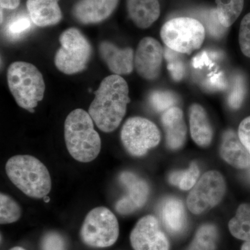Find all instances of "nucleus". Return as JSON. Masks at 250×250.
<instances>
[{
    "label": "nucleus",
    "mask_w": 250,
    "mask_h": 250,
    "mask_svg": "<svg viewBox=\"0 0 250 250\" xmlns=\"http://www.w3.org/2000/svg\"><path fill=\"white\" fill-rule=\"evenodd\" d=\"M127 83L120 75H110L102 81L88 109L101 131L110 133L119 126L131 101Z\"/></svg>",
    "instance_id": "f257e3e1"
},
{
    "label": "nucleus",
    "mask_w": 250,
    "mask_h": 250,
    "mask_svg": "<svg viewBox=\"0 0 250 250\" xmlns=\"http://www.w3.org/2000/svg\"><path fill=\"white\" fill-rule=\"evenodd\" d=\"M89 113L77 108L67 116L64 125L65 144L70 155L82 163L96 159L101 150L100 135L94 129Z\"/></svg>",
    "instance_id": "f03ea898"
},
{
    "label": "nucleus",
    "mask_w": 250,
    "mask_h": 250,
    "mask_svg": "<svg viewBox=\"0 0 250 250\" xmlns=\"http://www.w3.org/2000/svg\"><path fill=\"white\" fill-rule=\"evenodd\" d=\"M6 172L11 182L27 196L44 198L52 189L50 174L46 166L30 155L10 158Z\"/></svg>",
    "instance_id": "7ed1b4c3"
},
{
    "label": "nucleus",
    "mask_w": 250,
    "mask_h": 250,
    "mask_svg": "<svg viewBox=\"0 0 250 250\" xmlns=\"http://www.w3.org/2000/svg\"><path fill=\"white\" fill-rule=\"evenodd\" d=\"M7 82L18 106L34 112V108L43 99L45 84L39 69L29 62H16L7 70Z\"/></svg>",
    "instance_id": "20e7f679"
},
{
    "label": "nucleus",
    "mask_w": 250,
    "mask_h": 250,
    "mask_svg": "<svg viewBox=\"0 0 250 250\" xmlns=\"http://www.w3.org/2000/svg\"><path fill=\"white\" fill-rule=\"evenodd\" d=\"M160 35L167 48L178 53L190 54L203 44L205 27L195 18H172L163 25Z\"/></svg>",
    "instance_id": "39448f33"
},
{
    "label": "nucleus",
    "mask_w": 250,
    "mask_h": 250,
    "mask_svg": "<svg viewBox=\"0 0 250 250\" xmlns=\"http://www.w3.org/2000/svg\"><path fill=\"white\" fill-rule=\"evenodd\" d=\"M60 48L54 57V64L65 75L83 71L91 57V45L86 37L76 28H70L59 37Z\"/></svg>",
    "instance_id": "423d86ee"
},
{
    "label": "nucleus",
    "mask_w": 250,
    "mask_h": 250,
    "mask_svg": "<svg viewBox=\"0 0 250 250\" xmlns=\"http://www.w3.org/2000/svg\"><path fill=\"white\" fill-rule=\"evenodd\" d=\"M119 231L116 215L106 207H99L85 216L81 228L80 237L86 246L104 248L116 243Z\"/></svg>",
    "instance_id": "0eeeda50"
},
{
    "label": "nucleus",
    "mask_w": 250,
    "mask_h": 250,
    "mask_svg": "<svg viewBox=\"0 0 250 250\" xmlns=\"http://www.w3.org/2000/svg\"><path fill=\"white\" fill-rule=\"evenodd\" d=\"M121 141L126 150L134 156H144L161 141V133L154 123L147 118L132 117L123 125Z\"/></svg>",
    "instance_id": "6e6552de"
},
{
    "label": "nucleus",
    "mask_w": 250,
    "mask_h": 250,
    "mask_svg": "<svg viewBox=\"0 0 250 250\" xmlns=\"http://www.w3.org/2000/svg\"><path fill=\"white\" fill-rule=\"evenodd\" d=\"M226 192L225 179L218 171L206 172L192 188L187 197V206L195 215L209 210L223 200Z\"/></svg>",
    "instance_id": "1a4fd4ad"
},
{
    "label": "nucleus",
    "mask_w": 250,
    "mask_h": 250,
    "mask_svg": "<svg viewBox=\"0 0 250 250\" xmlns=\"http://www.w3.org/2000/svg\"><path fill=\"white\" fill-rule=\"evenodd\" d=\"M130 243L134 250H170L168 238L152 215L140 219L130 233Z\"/></svg>",
    "instance_id": "9d476101"
},
{
    "label": "nucleus",
    "mask_w": 250,
    "mask_h": 250,
    "mask_svg": "<svg viewBox=\"0 0 250 250\" xmlns=\"http://www.w3.org/2000/svg\"><path fill=\"white\" fill-rule=\"evenodd\" d=\"M164 49L160 42L152 37L140 41L134 54V67L145 80H156L160 75Z\"/></svg>",
    "instance_id": "9b49d317"
},
{
    "label": "nucleus",
    "mask_w": 250,
    "mask_h": 250,
    "mask_svg": "<svg viewBox=\"0 0 250 250\" xmlns=\"http://www.w3.org/2000/svg\"><path fill=\"white\" fill-rule=\"evenodd\" d=\"M119 180L126 187L127 193L117 202L116 210L121 215L131 214L146 205L149 195V185L131 172H122Z\"/></svg>",
    "instance_id": "f8f14e48"
},
{
    "label": "nucleus",
    "mask_w": 250,
    "mask_h": 250,
    "mask_svg": "<svg viewBox=\"0 0 250 250\" xmlns=\"http://www.w3.org/2000/svg\"><path fill=\"white\" fill-rule=\"evenodd\" d=\"M99 52L113 75H129L134 70V52L131 47L119 48L109 41H103L99 45Z\"/></svg>",
    "instance_id": "ddd939ff"
},
{
    "label": "nucleus",
    "mask_w": 250,
    "mask_h": 250,
    "mask_svg": "<svg viewBox=\"0 0 250 250\" xmlns=\"http://www.w3.org/2000/svg\"><path fill=\"white\" fill-rule=\"evenodd\" d=\"M118 2L119 0H80L74 6L73 15L82 24H96L107 19Z\"/></svg>",
    "instance_id": "4468645a"
},
{
    "label": "nucleus",
    "mask_w": 250,
    "mask_h": 250,
    "mask_svg": "<svg viewBox=\"0 0 250 250\" xmlns=\"http://www.w3.org/2000/svg\"><path fill=\"white\" fill-rule=\"evenodd\" d=\"M161 123L166 133V144L172 150L183 147L187 140V128L182 110L174 106L163 113Z\"/></svg>",
    "instance_id": "2eb2a0df"
},
{
    "label": "nucleus",
    "mask_w": 250,
    "mask_h": 250,
    "mask_svg": "<svg viewBox=\"0 0 250 250\" xmlns=\"http://www.w3.org/2000/svg\"><path fill=\"white\" fill-rule=\"evenodd\" d=\"M220 154L224 161L236 168L250 167V153L242 143L238 134L232 129L224 132Z\"/></svg>",
    "instance_id": "dca6fc26"
},
{
    "label": "nucleus",
    "mask_w": 250,
    "mask_h": 250,
    "mask_svg": "<svg viewBox=\"0 0 250 250\" xmlns=\"http://www.w3.org/2000/svg\"><path fill=\"white\" fill-rule=\"evenodd\" d=\"M59 0H27V7L32 22L41 27L58 24L62 19Z\"/></svg>",
    "instance_id": "f3484780"
},
{
    "label": "nucleus",
    "mask_w": 250,
    "mask_h": 250,
    "mask_svg": "<svg viewBox=\"0 0 250 250\" xmlns=\"http://www.w3.org/2000/svg\"><path fill=\"white\" fill-rule=\"evenodd\" d=\"M190 135L194 142L200 147L209 146L213 137V130L205 108L199 104L189 108Z\"/></svg>",
    "instance_id": "a211bd4d"
},
{
    "label": "nucleus",
    "mask_w": 250,
    "mask_h": 250,
    "mask_svg": "<svg viewBox=\"0 0 250 250\" xmlns=\"http://www.w3.org/2000/svg\"><path fill=\"white\" fill-rule=\"evenodd\" d=\"M129 16L136 27L147 29L160 16L158 0H126Z\"/></svg>",
    "instance_id": "6ab92c4d"
},
{
    "label": "nucleus",
    "mask_w": 250,
    "mask_h": 250,
    "mask_svg": "<svg viewBox=\"0 0 250 250\" xmlns=\"http://www.w3.org/2000/svg\"><path fill=\"white\" fill-rule=\"evenodd\" d=\"M161 216L164 227L172 234H179L185 229V210L183 203L177 197H167L163 201Z\"/></svg>",
    "instance_id": "aec40b11"
},
{
    "label": "nucleus",
    "mask_w": 250,
    "mask_h": 250,
    "mask_svg": "<svg viewBox=\"0 0 250 250\" xmlns=\"http://www.w3.org/2000/svg\"><path fill=\"white\" fill-rule=\"evenodd\" d=\"M229 229L235 238L250 241V204L239 206L236 215L229 223Z\"/></svg>",
    "instance_id": "412c9836"
},
{
    "label": "nucleus",
    "mask_w": 250,
    "mask_h": 250,
    "mask_svg": "<svg viewBox=\"0 0 250 250\" xmlns=\"http://www.w3.org/2000/svg\"><path fill=\"white\" fill-rule=\"evenodd\" d=\"M219 22L225 28L236 22L243 11L244 0H215Z\"/></svg>",
    "instance_id": "4be33fe9"
},
{
    "label": "nucleus",
    "mask_w": 250,
    "mask_h": 250,
    "mask_svg": "<svg viewBox=\"0 0 250 250\" xmlns=\"http://www.w3.org/2000/svg\"><path fill=\"white\" fill-rule=\"evenodd\" d=\"M218 240L216 227L212 224H205L197 229L187 250H215Z\"/></svg>",
    "instance_id": "5701e85b"
},
{
    "label": "nucleus",
    "mask_w": 250,
    "mask_h": 250,
    "mask_svg": "<svg viewBox=\"0 0 250 250\" xmlns=\"http://www.w3.org/2000/svg\"><path fill=\"white\" fill-rule=\"evenodd\" d=\"M200 177V169L196 163L192 162L188 168L174 171L169 176V182L181 190H188L195 187Z\"/></svg>",
    "instance_id": "b1692460"
},
{
    "label": "nucleus",
    "mask_w": 250,
    "mask_h": 250,
    "mask_svg": "<svg viewBox=\"0 0 250 250\" xmlns=\"http://www.w3.org/2000/svg\"><path fill=\"white\" fill-rule=\"evenodd\" d=\"M21 216V208L12 197L1 193L0 195V223L11 224L18 221Z\"/></svg>",
    "instance_id": "393cba45"
},
{
    "label": "nucleus",
    "mask_w": 250,
    "mask_h": 250,
    "mask_svg": "<svg viewBox=\"0 0 250 250\" xmlns=\"http://www.w3.org/2000/svg\"><path fill=\"white\" fill-rule=\"evenodd\" d=\"M31 19V18H30ZM27 16H15L6 24L5 27V35L11 41L18 40L25 35L26 33L30 30L31 20Z\"/></svg>",
    "instance_id": "a878e982"
},
{
    "label": "nucleus",
    "mask_w": 250,
    "mask_h": 250,
    "mask_svg": "<svg viewBox=\"0 0 250 250\" xmlns=\"http://www.w3.org/2000/svg\"><path fill=\"white\" fill-rule=\"evenodd\" d=\"M149 103L154 111L164 113L176 106L177 98L174 93L164 90H154L149 96Z\"/></svg>",
    "instance_id": "bb28decb"
},
{
    "label": "nucleus",
    "mask_w": 250,
    "mask_h": 250,
    "mask_svg": "<svg viewBox=\"0 0 250 250\" xmlns=\"http://www.w3.org/2000/svg\"><path fill=\"white\" fill-rule=\"evenodd\" d=\"M246 93V82L241 75L235 77L232 90L229 95L228 103L230 107L238 109L241 107Z\"/></svg>",
    "instance_id": "cd10ccee"
},
{
    "label": "nucleus",
    "mask_w": 250,
    "mask_h": 250,
    "mask_svg": "<svg viewBox=\"0 0 250 250\" xmlns=\"http://www.w3.org/2000/svg\"><path fill=\"white\" fill-rule=\"evenodd\" d=\"M238 41L241 52L246 57L250 58V13L242 20Z\"/></svg>",
    "instance_id": "c85d7f7f"
},
{
    "label": "nucleus",
    "mask_w": 250,
    "mask_h": 250,
    "mask_svg": "<svg viewBox=\"0 0 250 250\" xmlns=\"http://www.w3.org/2000/svg\"><path fill=\"white\" fill-rule=\"evenodd\" d=\"M41 248L42 250H65V243L58 233H49L44 236Z\"/></svg>",
    "instance_id": "c756f323"
},
{
    "label": "nucleus",
    "mask_w": 250,
    "mask_h": 250,
    "mask_svg": "<svg viewBox=\"0 0 250 250\" xmlns=\"http://www.w3.org/2000/svg\"><path fill=\"white\" fill-rule=\"evenodd\" d=\"M238 136L242 143L250 153V116L247 117L238 127Z\"/></svg>",
    "instance_id": "7c9ffc66"
},
{
    "label": "nucleus",
    "mask_w": 250,
    "mask_h": 250,
    "mask_svg": "<svg viewBox=\"0 0 250 250\" xmlns=\"http://www.w3.org/2000/svg\"><path fill=\"white\" fill-rule=\"evenodd\" d=\"M21 0H0L1 9L14 10L19 6Z\"/></svg>",
    "instance_id": "2f4dec72"
},
{
    "label": "nucleus",
    "mask_w": 250,
    "mask_h": 250,
    "mask_svg": "<svg viewBox=\"0 0 250 250\" xmlns=\"http://www.w3.org/2000/svg\"><path fill=\"white\" fill-rule=\"evenodd\" d=\"M241 250H250V241H246L243 243Z\"/></svg>",
    "instance_id": "473e14b6"
},
{
    "label": "nucleus",
    "mask_w": 250,
    "mask_h": 250,
    "mask_svg": "<svg viewBox=\"0 0 250 250\" xmlns=\"http://www.w3.org/2000/svg\"><path fill=\"white\" fill-rule=\"evenodd\" d=\"M10 250H25L23 248H21V247H14V248H11Z\"/></svg>",
    "instance_id": "72a5a7b5"
},
{
    "label": "nucleus",
    "mask_w": 250,
    "mask_h": 250,
    "mask_svg": "<svg viewBox=\"0 0 250 250\" xmlns=\"http://www.w3.org/2000/svg\"><path fill=\"white\" fill-rule=\"evenodd\" d=\"M44 198H45V202H48L49 201V197H47V196L44 197Z\"/></svg>",
    "instance_id": "f704fd0d"
},
{
    "label": "nucleus",
    "mask_w": 250,
    "mask_h": 250,
    "mask_svg": "<svg viewBox=\"0 0 250 250\" xmlns=\"http://www.w3.org/2000/svg\"><path fill=\"white\" fill-rule=\"evenodd\" d=\"M249 176H250V170H249Z\"/></svg>",
    "instance_id": "c9c22d12"
}]
</instances>
